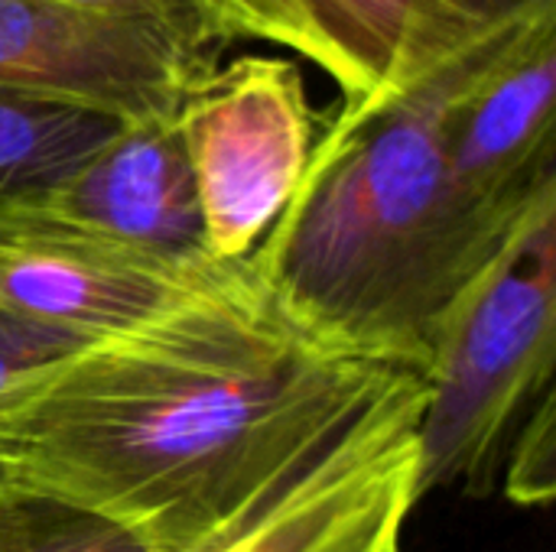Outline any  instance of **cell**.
<instances>
[{
	"label": "cell",
	"instance_id": "1",
	"mask_svg": "<svg viewBox=\"0 0 556 552\" xmlns=\"http://www.w3.org/2000/svg\"><path fill=\"white\" fill-rule=\"evenodd\" d=\"M420 371L306 329L248 260L0 394V485L130 534L222 552Z\"/></svg>",
	"mask_w": 556,
	"mask_h": 552
},
{
	"label": "cell",
	"instance_id": "2",
	"mask_svg": "<svg viewBox=\"0 0 556 552\" xmlns=\"http://www.w3.org/2000/svg\"><path fill=\"white\" fill-rule=\"evenodd\" d=\"M489 42L397 101L336 107L319 130L300 185L251 254L319 338L424 374L440 316L515 231L459 202L443 156L446 107Z\"/></svg>",
	"mask_w": 556,
	"mask_h": 552
},
{
	"label": "cell",
	"instance_id": "3",
	"mask_svg": "<svg viewBox=\"0 0 556 552\" xmlns=\"http://www.w3.org/2000/svg\"><path fill=\"white\" fill-rule=\"evenodd\" d=\"M556 351V195L534 205L440 316L417 426L420 498L489 495L505 439L551 390Z\"/></svg>",
	"mask_w": 556,
	"mask_h": 552
},
{
	"label": "cell",
	"instance_id": "4",
	"mask_svg": "<svg viewBox=\"0 0 556 552\" xmlns=\"http://www.w3.org/2000/svg\"><path fill=\"white\" fill-rule=\"evenodd\" d=\"M173 120L208 254L248 260L287 208L323 130L303 68L280 55L215 65L189 85Z\"/></svg>",
	"mask_w": 556,
	"mask_h": 552
},
{
	"label": "cell",
	"instance_id": "5",
	"mask_svg": "<svg viewBox=\"0 0 556 552\" xmlns=\"http://www.w3.org/2000/svg\"><path fill=\"white\" fill-rule=\"evenodd\" d=\"M225 49L235 39L283 46L339 88V107L397 101L489 42L511 20L466 0H192ZM518 20V16H515Z\"/></svg>",
	"mask_w": 556,
	"mask_h": 552
},
{
	"label": "cell",
	"instance_id": "6",
	"mask_svg": "<svg viewBox=\"0 0 556 552\" xmlns=\"http://www.w3.org/2000/svg\"><path fill=\"white\" fill-rule=\"evenodd\" d=\"M556 0L511 20L472 62L443 117L450 182L466 208L511 231L556 195Z\"/></svg>",
	"mask_w": 556,
	"mask_h": 552
},
{
	"label": "cell",
	"instance_id": "7",
	"mask_svg": "<svg viewBox=\"0 0 556 552\" xmlns=\"http://www.w3.org/2000/svg\"><path fill=\"white\" fill-rule=\"evenodd\" d=\"M215 55L160 26L59 0H0V91L85 107L121 124L166 120Z\"/></svg>",
	"mask_w": 556,
	"mask_h": 552
},
{
	"label": "cell",
	"instance_id": "8",
	"mask_svg": "<svg viewBox=\"0 0 556 552\" xmlns=\"http://www.w3.org/2000/svg\"><path fill=\"white\" fill-rule=\"evenodd\" d=\"M424 400V374L407 377L222 552H401L420 501Z\"/></svg>",
	"mask_w": 556,
	"mask_h": 552
},
{
	"label": "cell",
	"instance_id": "9",
	"mask_svg": "<svg viewBox=\"0 0 556 552\" xmlns=\"http://www.w3.org/2000/svg\"><path fill=\"white\" fill-rule=\"evenodd\" d=\"M212 264L160 260L23 208L0 234V316L78 348L156 316Z\"/></svg>",
	"mask_w": 556,
	"mask_h": 552
},
{
	"label": "cell",
	"instance_id": "10",
	"mask_svg": "<svg viewBox=\"0 0 556 552\" xmlns=\"http://www.w3.org/2000/svg\"><path fill=\"white\" fill-rule=\"evenodd\" d=\"M36 208L65 228L160 260L199 264L212 257L173 117L121 124Z\"/></svg>",
	"mask_w": 556,
	"mask_h": 552
},
{
	"label": "cell",
	"instance_id": "11",
	"mask_svg": "<svg viewBox=\"0 0 556 552\" xmlns=\"http://www.w3.org/2000/svg\"><path fill=\"white\" fill-rule=\"evenodd\" d=\"M121 120L0 91V228L23 208L42 205Z\"/></svg>",
	"mask_w": 556,
	"mask_h": 552
},
{
	"label": "cell",
	"instance_id": "12",
	"mask_svg": "<svg viewBox=\"0 0 556 552\" xmlns=\"http://www.w3.org/2000/svg\"><path fill=\"white\" fill-rule=\"evenodd\" d=\"M0 552H143L121 527L0 485Z\"/></svg>",
	"mask_w": 556,
	"mask_h": 552
},
{
	"label": "cell",
	"instance_id": "13",
	"mask_svg": "<svg viewBox=\"0 0 556 552\" xmlns=\"http://www.w3.org/2000/svg\"><path fill=\"white\" fill-rule=\"evenodd\" d=\"M554 426V390H547L531 410V420L525 423L511 455H505L508 462L505 491L515 504H525V508L551 504L556 488Z\"/></svg>",
	"mask_w": 556,
	"mask_h": 552
},
{
	"label": "cell",
	"instance_id": "14",
	"mask_svg": "<svg viewBox=\"0 0 556 552\" xmlns=\"http://www.w3.org/2000/svg\"><path fill=\"white\" fill-rule=\"evenodd\" d=\"M59 3L160 26L163 33L176 36L182 46H189L202 55L218 59V52H222V46L215 42L208 23L202 20L199 7L192 0H59Z\"/></svg>",
	"mask_w": 556,
	"mask_h": 552
},
{
	"label": "cell",
	"instance_id": "15",
	"mask_svg": "<svg viewBox=\"0 0 556 552\" xmlns=\"http://www.w3.org/2000/svg\"><path fill=\"white\" fill-rule=\"evenodd\" d=\"M72 348L75 345H68V342H62L42 329H33V325H23V322L0 316V394L16 377L29 374L39 364H49L52 358H59Z\"/></svg>",
	"mask_w": 556,
	"mask_h": 552
},
{
	"label": "cell",
	"instance_id": "16",
	"mask_svg": "<svg viewBox=\"0 0 556 552\" xmlns=\"http://www.w3.org/2000/svg\"><path fill=\"white\" fill-rule=\"evenodd\" d=\"M466 3L489 20H515L521 13H528L531 7H538L541 0H466Z\"/></svg>",
	"mask_w": 556,
	"mask_h": 552
}]
</instances>
